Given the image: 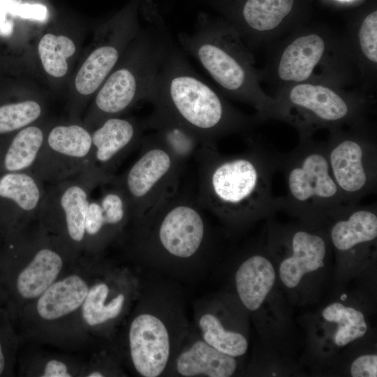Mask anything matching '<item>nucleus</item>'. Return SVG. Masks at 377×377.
<instances>
[{"mask_svg":"<svg viewBox=\"0 0 377 377\" xmlns=\"http://www.w3.org/2000/svg\"><path fill=\"white\" fill-rule=\"evenodd\" d=\"M197 155V201L226 224L242 226L281 208L272 188L278 156L258 145L238 154L223 155L215 145L200 146Z\"/></svg>","mask_w":377,"mask_h":377,"instance_id":"f257e3e1","label":"nucleus"},{"mask_svg":"<svg viewBox=\"0 0 377 377\" xmlns=\"http://www.w3.org/2000/svg\"><path fill=\"white\" fill-rule=\"evenodd\" d=\"M80 258L38 221L1 238L0 267L7 297L5 308L13 323L27 305Z\"/></svg>","mask_w":377,"mask_h":377,"instance_id":"0eeeda50","label":"nucleus"},{"mask_svg":"<svg viewBox=\"0 0 377 377\" xmlns=\"http://www.w3.org/2000/svg\"><path fill=\"white\" fill-rule=\"evenodd\" d=\"M22 338L6 308L0 311V377L14 376Z\"/></svg>","mask_w":377,"mask_h":377,"instance_id":"2f4dec72","label":"nucleus"},{"mask_svg":"<svg viewBox=\"0 0 377 377\" xmlns=\"http://www.w3.org/2000/svg\"><path fill=\"white\" fill-rule=\"evenodd\" d=\"M19 376L27 377H82L85 360L45 350L24 352L17 357Z\"/></svg>","mask_w":377,"mask_h":377,"instance_id":"bb28decb","label":"nucleus"},{"mask_svg":"<svg viewBox=\"0 0 377 377\" xmlns=\"http://www.w3.org/2000/svg\"><path fill=\"white\" fill-rule=\"evenodd\" d=\"M350 374L353 377H376V355L368 354L357 357L351 364Z\"/></svg>","mask_w":377,"mask_h":377,"instance_id":"72a5a7b5","label":"nucleus"},{"mask_svg":"<svg viewBox=\"0 0 377 377\" xmlns=\"http://www.w3.org/2000/svg\"><path fill=\"white\" fill-rule=\"evenodd\" d=\"M14 17L44 22L48 17V10L43 4L22 3L17 7Z\"/></svg>","mask_w":377,"mask_h":377,"instance_id":"f704fd0d","label":"nucleus"},{"mask_svg":"<svg viewBox=\"0 0 377 377\" xmlns=\"http://www.w3.org/2000/svg\"><path fill=\"white\" fill-rule=\"evenodd\" d=\"M0 248H1V237H0ZM7 297L2 279L1 271L0 267V311L6 307Z\"/></svg>","mask_w":377,"mask_h":377,"instance_id":"e433bc0d","label":"nucleus"},{"mask_svg":"<svg viewBox=\"0 0 377 377\" xmlns=\"http://www.w3.org/2000/svg\"><path fill=\"white\" fill-rule=\"evenodd\" d=\"M237 367L236 357L204 341L192 329L182 341L167 373L180 377H229Z\"/></svg>","mask_w":377,"mask_h":377,"instance_id":"aec40b11","label":"nucleus"},{"mask_svg":"<svg viewBox=\"0 0 377 377\" xmlns=\"http://www.w3.org/2000/svg\"><path fill=\"white\" fill-rule=\"evenodd\" d=\"M292 254L279 266V276L283 283L293 288L303 276L324 266L327 252L325 238L307 230H296L290 237Z\"/></svg>","mask_w":377,"mask_h":377,"instance_id":"5701e85b","label":"nucleus"},{"mask_svg":"<svg viewBox=\"0 0 377 377\" xmlns=\"http://www.w3.org/2000/svg\"><path fill=\"white\" fill-rule=\"evenodd\" d=\"M92 150L91 132L77 124H59L46 131L31 171L45 183L75 177L88 169Z\"/></svg>","mask_w":377,"mask_h":377,"instance_id":"dca6fc26","label":"nucleus"},{"mask_svg":"<svg viewBox=\"0 0 377 377\" xmlns=\"http://www.w3.org/2000/svg\"><path fill=\"white\" fill-rule=\"evenodd\" d=\"M95 352L85 360L82 377L126 376L120 360L108 345L98 347Z\"/></svg>","mask_w":377,"mask_h":377,"instance_id":"473e14b6","label":"nucleus"},{"mask_svg":"<svg viewBox=\"0 0 377 377\" xmlns=\"http://www.w3.org/2000/svg\"><path fill=\"white\" fill-rule=\"evenodd\" d=\"M121 47L115 41L96 48L87 58L75 78L76 91L82 96L94 94L117 64Z\"/></svg>","mask_w":377,"mask_h":377,"instance_id":"cd10ccee","label":"nucleus"},{"mask_svg":"<svg viewBox=\"0 0 377 377\" xmlns=\"http://www.w3.org/2000/svg\"><path fill=\"white\" fill-rule=\"evenodd\" d=\"M338 219L330 229V238L336 249L348 251L368 244L377 237L376 205H343L333 213Z\"/></svg>","mask_w":377,"mask_h":377,"instance_id":"412c9836","label":"nucleus"},{"mask_svg":"<svg viewBox=\"0 0 377 377\" xmlns=\"http://www.w3.org/2000/svg\"><path fill=\"white\" fill-rule=\"evenodd\" d=\"M220 10L250 49L267 47L304 25L296 0H202Z\"/></svg>","mask_w":377,"mask_h":377,"instance_id":"2eb2a0df","label":"nucleus"},{"mask_svg":"<svg viewBox=\"0 0 377 377\" xmlns=\"http://www.w3.org/2000/svg\"><path fill=\"white\" fill-rule=\"evenodd\" d=\"M105 183L87 169L46 187L37 221L49 233L83 256L87 209L93 191Z\"/></svg>","mask_w":377,"mask_h":377,"instance_id":"4468645a","label":"nucleus"},{"mask_svg":"<svg viewBox=\"0 0 377 377\" xmlns=\"http://www.w3.org/2000/svg\"><path fill=\"white\" fill-rule=\"evenodd\" d=\"M323 318L338 324L334 341L338 346H343L363 337L367 330L364 316L360 311L335 302L323 311Z\"/></svg>","mask_w":377,"mask_h":377,"instance_id":"c85d7f7f","label":"nucleus"},{"mask_svg":"<svg viewBox=\"0 0 377 377\" xmlns=\"http://www.w3.org/2000/svg\"><path fill=\"white\" fill-rule=\"evenodd\" d=\"M140 144L136 160L123 174L112 177L126 198L131 221L177 192L183 163L157 134L142 138Z\"/></svg>","mask_w":377,"mask_h":377,"instance_id":"ddd939ff","label":"nucleus"},{"mask_svg":"<svg viewBox=\"0 0 377 377\" xmlns=\"http://www.w3.org/2000/svg\"><path fill=\"white\" fill-rule=\"evenodd\" d=\"M202 209L175 192L131 221L118 242L134 265L183 276L207 258L210 233Z\"/></svg>","mask_w":377,"mask_h":377,"instance_id":"f03ea898","label":"nucleus"},{"mask_svg":"<svg viewBox=\"0 0 377 377\" xmlns=\"http://www.w3.org/2000/svg\"><path fill=\"white\" fill-rule=\"evenodd\" d=\"M145 122L119 116L108 118L91 132L92 150L88 169L108 182L121 162L142 140Z\"/></svg>","mask_w":377,"mask_h":377,"instance_id":"6ab92c4d","label":"nucleus"},{"mask_svg":"<svg viewBox=\"0 0 377 377\" xmlns=\"http://www.w3.org/2000/svg\"><path fill=\"white\" fill-rule=\"evenodd\" d=\"M337 1L342 3H353V1L356 0H337Z\"/></svg>","mask_w":377,"mask_h":377,"instance_id":"4c0bfd02","label":"nucleus"},{"mask_svg":"<svg viewBox=\"0 0 377 377\" xmlns=\"http://www.w3.org/2000/svg\"><path fill=\"white\" fill-rule=\"evenodd\" d=\"M284 175L286 194L281 208L306 219L327 218L346 205L330 171L325 142L300 138L293 151L277 156Z\"/></svg>","mask_w":377,"mask_h":377,"instance_id":"9d476101","label":"nucleus"},{"mask_svg":"<svg viewBox=\"0 0 377 377\" xmlns=\"http://www.w3.org/2000/svg\"><path fill=\"white\" fill-rule=\"evenodd\" d=\"M276 273L272 263L260 254L246 258L239 266L235 282L238 297L249 311L258 309L272 288Z\"/></svg>","mask_w":377,"mask_h":377,"instance_id":"b1692460","label":"nucleus"},{"mask_svg":"<svg viewBox=\"0 0 377 377\" xmlns=\"http://www.w3.org/2000/svg\"><path fill=\"white\" fill-rule=\"evenodd\" d=\"M46 187L32 171L0 174V237L38 219Z\"/></svg>","mask_w":377,"mask_h":377,"instance_id":"a211bd4d","label":"nucleus"},{"mask_svg":"<svg viewBox=\"0 0 377 377\" xmlns=\"http://www.w3.org/2000/svg\"><path fill=\"white\" fill-rule=\"evenodd\" d=\"M267 48L259 70L274 92L290 84L316 82L343 88L360 82V75L345 34L323 26L302 25Z\"/></svg>","mask_w":377,"mask_h":377,"instance_id":"423d86ee","label":"nucleus"},{"mask_svg":"<svg viewBox=\"0 0 377 377\" xmlns=\"http://www.w3.org/2000/svg\"><path fill=\"white\" fill-rule=\"evenodd\" d=\"M276 119L295 127L300 138L321 128L348 127L368 119L374 97L361 88L352 90L316 82L290 84L274 96Z\"/></svg>","mask_w":377,"mask_h":377,"instance_id":"1a4fd4ad","label":"nucleus"},{"mask_svg":"<svg viewBox=\"0 0 377 377\" xmlns=\"http://www.w3.org/2000/svg\"><path fill=\"white\" fill-rule=\"evenodd\" d=\"M42 112L41 105L31 99L0 104V135L33 124L40 117Z\"/></svg>","mask_w":377,"mask_h":377,"instance_id":"7c9ffc66","label":"nucleus"},{"mask_svg":"<svg viewBox=\"0 0 377 377\" xmlns=\"http://www.w3.org/2000/svg\"><path fill=\"white\" fill-rule=\"evenodd\" d=\"M178 40L182 50L200 64L223 94L252 106L260 122L276 119V100L263 90L251 50L226 21L201 12L193 31L179 33Z\"/></svg>","mask_w":377,"mask_h":377,"instance_id":"39448f33","label":"nucleus"},{"mask_svg":"<svg viewBox=\"0 0 377 377\" xmlns=\"http://www.w3.org/2000/svg\"><path fill=\"white\" fill-rule=\"evenodd\" d=\"M194 318L195 330L207 343L235 357L246 353L248 341L245 336L237 331L228 329L207 298L196 304Z\"/></svg>","mask_w":377,"mask_h":377,"instance_id":"a878e982","label":"nucleus"},{"mask_svg":"<svg viewBox=\"0 0 377 377\" xmlns=\"http://www.w3.org/2000/svg\"><path fill=\"white\" fill-rule=\"evenodd\" d=\"M189 330L177 292L142 283L136 303L108 346L135 376H163Z\"/></svg>","mask_w":377,"mask_h":377,"instance_id":"20e7f679","label":"nucleus"},{"mask_svg":"<svg viewBox=\"0 0 377 377\" xmlns=\"http://www.w3.org/2000/svg\"><path fill=\"white\" fill-rule=\"evenodd\" d=\"M102 191L89 201L83 256H103L112 244L118 242L131 221L126 198L112 177L101 184Z\"/></svg>","mask_w":377,"mask_h":377,"instance_id":"f3484780","label":"nucleus"},{"mask_svg":"<svg viewBox=\"0 0 377 377\" xmlns=\"http://www.w3.org/2000/svg\"><path fill=\"white\" fill-rule=\"evenodd\" d=\"M38 50L44 70L53 77H61L68 71L66 60L74 54L75 45L67 36L46 34L40 38Z\"/></svg>","mask_w":377,"mask_h":377,"instance_id":"c756f323","label":"nucleus"},{"mask_svg":"<svg viewBox=\"0 0 377 377\" xmlns=\"http://www.w3.org/2000/svg\"><path fill=\"white\" fill-rule=\"evenodd\" d=\"M142 286L132 267L101 256L81 309L90 346L108 344L136 303Z\"/></svg>","mask_w":377,"mask_h":377,"instance_id":"9b49d317","label":"nucleus"},{"mask_svg":"<svg viewBox=\"0 0 377 377\" xmlns=\"http://www.w3.org/2000/svg\"><path fill=\"white\" fill-rule=\"evenodd\" d=\"M14 29L13 17H9L0 22V36L9 37L12 35Z\"/></svg>","mask_w":377,"mask_h":377,"instance_id":"c9c22d12","label":"nucleus"},{"mask_svg":"<svg viewBox=\"0 0 377 377\" xmlns=\"http://www.w3.org/2000/svg\"><path fill=\"white\" fill-rule=\"evenodd\" d=\"M81 257L61 277L27 305L15 323L22 342L77 351L90 346L81 324V309L100 257Z\"/></svg>","mask_w":377,"mask_h":377,"instance_id":"6e6552de","label":"nucleus"},{"mask_svg":"<svg viewBox=\"0 0 377 377\" xmlns=\"http://www.w3.org/2000/svg\"><path fill=\"white\" fill-rule=\"evenodd\" d=\"M330 168L346 205H357L377 185L376 126L369 120L329 130Z\"/></svg>","mask_w":377,"mask_h":377,"instance_id":"f8f14e48","label":"nucleus"},{"mask_svg":"<svg viewBox=\"0 0 377 377\" xmlns=\"http://www.w3.org/2000/svg\"><path fill=\"white\" fill-rule=\"evenodd\" d=\"M46 131L31 124L14 133L0 135V174L31 171Z\"/></svg>","mask_w":377,"mask_h":377,"instance_id":"393cba45","label":"nucleus"},{"mask_svg":"<svg viewBox=\"0 0 377 377\" xmlns=\"http://www.w3.org/2000/svg\"><path fill=\"white\" fill-rule=\"evenodd\" d=\"M153 112L181 125L200 146L245 131L260 120L233 107L202 80L172 41L145 98Z\"/></svg>","mask_w":377,"mask_h":377,"instance_id":"7ed1b4c3","label":"nucleus"},{"mask_svg":"<svg viewBox=\"0 0 377 377\" xmlns=\"http://www.w3.org/2000/svg\"><path fill=\"white\" fill-rule=\"evenodd\" d=\"M366 93L376 86L377 77V11L374 9L352 22L345 34Z\"/></svg>","mask_w":377,"mask_h":377,"instance_id":"4be33fe9","label":"nucleus"}]
</instances>
